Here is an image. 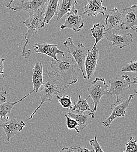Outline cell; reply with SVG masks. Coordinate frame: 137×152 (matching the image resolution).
Here are the masks:
<instances>
[{
    "mask_svg": "<svg viewBox=\"0 0 137 152\" xmlns=\"http://www.w3.org/2000/svg\"><path fill=\"white\" fill-rule=\"evenodd\" d=\"M51 67L59 77L62 91L77 82L80 69L73 57L62 56L58 60L51 58Z\"/></svg>",
    "mask_w": 137,
    "mask_h": 152,
    "instance_id": "1",
    "label": "cell"
},
{
    "mask_svg": "<svg viewBox=\"0 0 137 152\" xmlns=\"http://www.w3.org/2000/svg\"><path fill=\"white\" fill-rule=\"evenodd\" d=\"M61 90L62 91V89L58 75L53 70L49 71V70H47L46 69V74L43 77V84L40 88L39 92L41 102L38 108L30 116V117L27 119V120H30L33 118L35 114L41 108L43 103L46 101L53 102V98L60 94Z\"/></svg>",
    "mask_w": 137,
    "mask_h": 152,
    "instance_id": "2",
    "label": "cell"
},
{
    "mask_svg": "<svg viewBox=\"0 0 137 152\" xmlns=\"http://www.w3.org/2000/svg\"><path fill=\"white\" fill-rule=\"evenodd\" d=\"M46 6L41 8L35 13L30 15L28 18L25 20L23 23L28 28V31L25 35V43L23 47V51L22 52V56L26 58L31 55L30 50H26V46L30 42L32 38L34 37L35 35L38 31L43 28L45 26L44 22V15L46 11Z\"/></svg>",
    "mask_w": 137,
    "mask_h": 152,
    "instance_id": "3",
    "label": "cell"
},
{
    "mask_svg": "<svg viewBox=\"0 0 137 152\" xmlns=\"http://www.w3.org/2000/svg\"><path fill=\"white\" fill-rule=\"evenodd\" d=\"M64 45L67 48V51L72 55L75 61L78 66L79 69L82 73L83 78L86 80V76L85 72V61L88 55L85 46L79 43L77 46L74 43L73 39L71 37L67 38L64 42Z\"/></svg>",
    "mask_w": 137,
    "mask_h": 152,
    "instance_id": "4",
    "label": "cell"
},
{
    "mask_svg": "<svg viewBox=\"0 0 137 152\" xmlns=\"http://www.w3.org/2000/svg\"><path fill=\"white\" fill-rule=\"evenodd\" d=\"M110 89L109 94L112 96L116 95V102L122 100L126 92L131 87V79L127 75H121L120 77L112 78L109 80Z\"/></svg>",
    "mask_w": 137,
    "mask_h": 152,
    "instance_id": "5",
    "label": "cell"
},
{
    "mask_svg": "<svg viewBox=\"0 0 137 152\" xmlns=\"http://www.w3.org/2000/svg\"><path fill=\"white\" fill-rule=\"evenodd\" d=\"M89 97H91L94 101V108L93 113L96 111L99 103L102 96L109 94V86L106 84L104 78H96L90 84L88 88Z\"/></svg>",
    "mask_w": 137,
    "mask_h": 152,
    "instance_id": "6",
    "label": "cell"
},
{
    "mask_svg": "<svg viewBox=\"0 0 137 152\" xmlns=\"http://www.w3.org/2000/svg\"><path fill=\"white\" fill-rule=\"evenodd\" d=\"M134 96V94H131L125 101H123L121 103L117 104V102H116L110 104V108L112 111V113L107 119L102 122L103 126L105 128H110L113 121L116 118L124 117L125 115L126 110L131 101Z\"/></svg>",
    "mask_w": 137,
    "mask_h": 152,
    "instance_id": "7",
    "label": "cell"
},
{
    "mask_svg": "<svg viewBox=\"0 0 137 152\" xmlns=\"http://www.w3.org/2000/svg\"><path fill=\"white\" fill-rule=\"evenodd\" d=\"M49 1L47 0H23L17 6L11 7V4L13 2V1H11L6 8L15 12L24 11L29 13L30 15L35 13L41 8L47 6Z\"/></svg>",
    "mask_w": 137,
    "mask_h": 152,
    "instance_id": "8",
    "label": "cell"
},
{
    "mask_svg": "<svg viewBox=\"0 0 137 152\" xmlns=\"http://www.w3.org/2000/svg\"><path fill=\"white\" fill-rule=\"evenodd\" d=\"M104 38L111 42V46H117L123 49L133 42V36L131 33H126L122 35L114 34L112 31L106 32Z\"/></svg>",
    "mask_w": 137,
    "mask_h": 152,
    "instance_id": "9",
    "label": "cell"
},
{
    "mask_svg": "<svg viewBox=\"0 0 137 152\" xmlns=\"http://www.w3.org/2000/svg\"><path fill=\"white\" fill-rule=\"evenodd\" d=\"M78 12L77 10L68 12L67 14L64 23L60 26V29H71L75 33L80 31L84 26V20L80 15H78Z\"/></svg>",
    "mask_w": 137,
    "mask_h": 152,
    "instance_id": "10",
    "label": "cell"
},
{
    "mask_svg": "<svg viewBox=\"0 0 137 152\" xmlns=\"http://www.w3.org/2000/svg\"><path fill=\"white\" fill-rule=\"evenodd\" d=\"M0 126L3 128L8 141L9 143L10 139L14 136L18 134L19 132L26 126V124L23 121H18L16 119H11L8 121L1 123Z\"/></svg>",
    "mask_w": 137,
    "mask_h": 152,
    "instance_id": "11",
    "label": "cell"
},
{
    "mask_svg": "<svg viewBox=\"0 0 137 152\" xmlns=\"http://www.w3.org/2000/svg\"><path fill=\"white\" fill-rule=\"evenodd\" d=\"M33 47L34 51L36 53L46 55L55 60H59L57 57V55L58 53L62 54V56H65L64 52L58 49L57 44L53 45L46 42H39L35 43Z\"/></svg>",
    "mask_w": 137,
    "mask_h": 152,
    "instance_id": "12",
    "label": "cell"
},
{
    "mask_svg": "<svg viewBox=\"0 0 137 152\" xmlns=\"http://www.w3.org/2000/svg\"><path fill=\"white\" fill-rule=\"evenodd\" d=\"M99 58V50L96 48L88 50V55L85 61V71L86 79L89 80L94 75L97 66Z\"/></svg>",
    "mask_w": 137,
    "mask_h": 152,
    "instance_id": "13",
    "label": "cell"
},
{
    "mask_svg": "<svg viewBox=\"0 0 137 152\" xmlns=\"http://www.w3.org/2000/svg\"><path fill=\"white\" fill-rule=\"evenodd\" d=\"M105 23L108 28L106 29V32L110 31V29H115L116 32L123 29V23L122 20L121 14L119 12L117 8L115 7L113 10L110 11L105 19Z\"/></svg>",
    "mask_w": 137,
    "mask_h": 152,
    "instance_id": "14",
    "label": "cell"
},
{
    "mask_svg": "<svg viewBox=\"0 0 137 152\" xmlns=\"http://www.w3.org/2000/svg\"><path fill=\"white\" fill-rule=\"evenodd\" d=\"M121 17L126 29H132L134 26H137V5L123 8Z\"/></svg>",
    "mask_w": 137,
    "mask_h": 152,
    "instance_id": "15",
    "label": "cell"
},
{
    "mask_svg": "<svg viewBox=\"0 0 137 152\" xmlns=\"http://www.w3.org/2000/svg\"><path fill=\"white\" fill-rule=\"evenodd\" d=\"M83 9V14L89 17H96L99 14L104 15L107 10L106 7L103 5L102 0H88Z\"/></svg>",
    "mask_w": 137,
    "mask_h": 152,
    "instance_id": "16",
    "label": "cell"
},
{
    "mask_svg": "<svg viewBox=\"0 0 137 152\" xmlns=\"http://www.w3.org/2000/svg\"><path fill=\"white\" fill-rule=\"evenodd\" d=\"M43 66L41 62L37 61L33 68L32 83L33 91L39 92L40 88L43 84Z\"/></svg>",
    "mask_w": 137,
    "mask_h": 152,
    "instance_id": "17",
    "label": "cell"
},
{
    "mask_svg": "<svg viewBox=\"0 0 137 152\" xmlns=\"http://www.w3.org/2000/svg\"><path fill=\"white\" fill-rule=\"evenodd\" d=\"M76 4H77V2L75 0L59 1L57 12V20H59L70 11L76 10L75 7Z\"/></svg>",
    "mask_w": 137,
    "mask_h": 152,
    "instance_id": "18",
    "label": "cell"
},
{
    "mask_svg": "<svg viewBox=\"0 0 137 152\" xmlns=\"http://www.w3.org/2000/svg\"><path fill=\"white\" fill-rule=\"evenodd\" d=\"M65 114L70 118L75 119L77 122L79 127L80 129H85L89 124H91L95 117V114L92 113L87 114L67 113Z\"/></svg>",
    "mask_w": 137,
    "mask_h": 152,
    "instance_id": "19",
    "label": "cell"
},
{
    "mask_svg": "<svg viewBox=\"0 0 137 152\" xmlns=\"http://www.w3.org/2000/svg\"><path fill=\"white\" fill-rule=\"evenodd\" d=\"M33 92H35L33 90L29 94H28L27 95L23 96L22 98H21L20 100H18L17 101H15V102H7L6 101L5 102L0 103V120H2V119L7 120V119H8V114L11 113L12 108L16 104H17L18 103H19L20 102H21L22 101H23L25 98L28 97L29 95H30Z\"/></svg>",
    "mask_w": 137,
    "mask_h": 152,
    "instance_id": "20",
    "label": "cell"
},
{
    "mask_svg": "<svg viewBox=\"0 0 137 152\" xmlns=\"http://www.w3.org/2000/svg\"><path fill=\"white\" fill-rule=\"evenodd\" d=\"M59 0H50L46 6L44 22L49 24L51 19L57 15Z\"/></svg>",
    "mask_w": 137,
    "mask_h": 152,
    "instance_id": "21",
    "label": "cell"
},
{
    "mask_svg": "<svg viewBox=\"0 0 137 152\" xmlns=\"http://www.w3.org/2000/svg\"><path fill=\"white\" fill-rule=\"evenodd\" d=\"M90 32L91 36L95 39V43L93 46V48H96L98 42L104 38V35L106 33L105 26L104 25L100 23H95L90 29Z\"/></svg>",
    "mask_w": 137,
    "mask_h": 152,
    "instance_id": "22",
    "label": "cell"
},
{
    "mask_svg": "<svg viewBox=\"0 0 137 152\" xmlns=\"http://www.w3.org/2000/svg\"><path fill=\"white\" fill-rule=\"evenodd\" d=\"M89 98V96H88L86 99L83 98L81 95H79L78 99L75 104L74 105L72 108L71 110V112H74V111H77L78 114H84L85 111H90L92 113L93 110H91L89 107V105L88 104L87 100Z\"/></svg>",
    "mask_w": 137,
    "mask_h": 152,
    "instance_id": "23",
    "label": "cell"
},
{
    "mask_svg": "<svg viewBox=\"0 0 137 152\" xmlns=\"http://www.w3.org/2000/svg\"><path fill=\"white\" fill-rule=\"evenodd\" d=\"M57 100L64 109L71 110L74 106L72 98L70 95H56Z\"/></svg>",
    "mask_w": 137,
    "mask_h": 152,
    "instance_id": "24",
    "label": "cell"
},
{
    "mask_svg": "<svg viewBox=\"0 0 137 152\" xmlns=\"http://www.w3.org/2000/svg\"><path fill=\"white\" fill-rule=\"evenodd\" d=\"M124 152H137V140H135L134 136L131 137L125 143V149Z\"/></svg>",
    "mask_w": 137,
    "mask_h": 152,
    "instance_id": "25",
    "label": "cell"
},
{
    "mask_svg": "<svg viewBox=\"0 0 137 152\" xmlns=\"http://www.w3.org/2000/svg\"><path fill=\"white\" fill-rule=\"evenodd\" d=\"M121 71L123 72L137 73V61L131 60L121 69Z\"/></svg>",
    "mask_w": 137,
    "mask_h": 152,
    "instance_id": "26",
    "label": "cell"
},
{
    "mask_svg": "<svg viewBox=\"0 0 137 152\" xmlns=\"http://www.w3.org/2000/svg\"><path fill=\"white\" fill-rule=\"evenodd\" d=\"M65 116L67 119V126L68 129L69 130L74 129L77 131V133H79L78 129L77 128V126H79L78 124L77 123V122L75 119L68 116L66 114H65Z\"/></svg>",
    "mask_w": 137,
    "mask_h": 152,
    "instance_id": "27",
    "label": "cell"
},
{
    "mask_svg": "<svg viewBox=\"0 0 137 152\" xmlns=\"http://www.w3.org/2000/svg\"><path fill=\"white\" fill-rule=\"evenodd\" d=\"M89 143L93 148L94 152H104L103 150L101 148L100 144L98 142L96 136H95L94 140L91 139L89 140Z\"/></svg>",
    "mask_w": 137,
    "mask_h": 152,
    "instance_id": "28",
    "label": "cell"
},
{
    "mask_svg": "<svg viewBox=\"0 0 137 152\" xmlns=\"http://www.w3.org/2000/svg\"><path fill=\"white\" fill-rule=\"evenodd\" d=\"M4 61H5L4 57H0V75L2 76V78L4 80L5 79V76H4Z\"/></svg>",
    "mask_w": 137,
    "mask_h": 152,
    "instance_id": "29",
    "label": "cell"
},
{
    "mask_svg": "<svg viewBox=\"0 0 137 152\" xmlns=\"http://www.w3.org/2000/svg\"><path fill=\"white\" fill-rule=\"evenodd\" d=\"M4 95H7V93L6 91H1L0 90V101L5 102L7 101L6 96Z\"/></svg>",
    "mask_w": 137,
    "mask_h": 152,
    "instance_id": "30",
    "label": "cell"
},
{
    "mask_svg": "<svg viewBox=\"0 0 137 152\" xmlns=\"http://www.w3.org/2000/svg\"><path fill=\"white\" fill-rule=\"evenodd\" d=\"M74 151L75 152H94L93 151H90L88 149L81 147H77L76 148H74Z\"/></svg>",
    "mask_w": 137,
    "mask_h": 152,
    "instance_id": "31",
    "label": "cell"
},
{
    "mask_svg": "<svg viewBox=\"0 0 137 152\" xmlns=\"http://www.w3.org/2000/svg\"><path fill=\"white\" fill-rule=\"evenodd\" d=\"M59 152H75L74 148L72 147L70 148H63Z\"/></svg>",
    "mask_w": 137,
    "mask_h": 152,
    "instance_id": "32",
    "label": "cell"
},
{
    "mask_svg": "<svg viewBox=\"0 0 137 152\" xmlns=\"http://www.w3.org/2000/svg\"><path fill=\"white\" fill-rule=\"evenodd\" d=\"M133 83L134 84H137V77H135V78H133Z\"/></svg>",
    "mask_w": 137,
    "mask_h": 152,
    "instance_id": "33",
    "label": "cell"
},
{
    "mask_svg": "<svg viewBox=\"0 0 137 152\" xmlns=\"http://www.w3.org/2000/svg\"><path fill=\"white\" fill-rule=\"evenodd\" d=\"M133 29V31H135V32H137V28H136V29H134V28H133V29Z\"/></svg>",
    "mask_w": 137,
    "mask_h": 152,
    "instance_id": "34",
    "label": "cell"
},
{
    "mask_svg": "<svg viewBox=\"0 0 137 152\" xmlns=\"http://www.w3.org/2000/svg\"><path fill=\"white\" fill-rule=\"evenodd\" d=\"M136 94H137V91H136Z\"/></svg>",
    "mask_w": 137,
    "mask_h": 152,
    "instance_id": "35",
    "label": "cell"
}]
</instances>
